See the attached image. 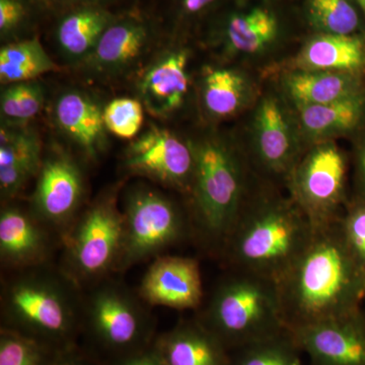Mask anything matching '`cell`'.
Wrapping results in <instances>:
<instances>
[{
    "mask_svg": "<svg viewBox=\"0 0 365 365\" xmlns=\"http://www.w3.org/2000/svg\"><path fill=\"white\" fill-rule=\"evenodd\" d=\"M299 127L313 144L354 130L365 115V93L329 104L297 107Z\"/></svg>",
    "mask_w": 365,
    "mask_h": 365,
    "instance_id": "23",
    "label": "cell"
},
{
    "mask_svg": "<svg viewBox=\"0 0 365 365\" xmlns=\"http://www.w3.org/2000/svg\"><path fill=\"white\" fill-rule=\"evenodd\" d=\"M58 235L31 208L6 202L0 212V263L4 272L51 263Z\"/></svg>",
    "mask_w": 365,
    "mask_h": 365,
    "instance_id": "12",
    "label": "cell"
},
{
    "mask_svg": "<svg viewBox=\"0 0 365 365\" xmlns=\"http://www.w3.org/2000/svg\"><path fill=\"white\" fill-rule=\"evenodd\" d=\"M357 177L361 188V198L365 199V143L360 146L356 155Z\"/></svg>",
    "mask_w": 365,
    "mask_h": 365,
    "instance_id": "37",
    "label": "cell"
},
{
    "mask_svg": "<svg viewBox=\"0 0 365 365\" xmlns=\"http://www.w3.org/2000/svg\"><path fill=\"white\" fill-rule=\"evenodd\" d=\"M192 145L195 168L188 215L193 237L220 259L250 196L246 165L240 153L222 138L208 137Z\"/></svg>",
    "mask_w": 365,
    "mask_h": 365,
    "instance_id": "4",
    "label": "cell"
},
{
    "mask_svg": "<svg viewBox=\"0 0 365 365\" xmlns=\"http://www.w3.org/2000/svg\"><path fill=\"white\" fill-rule=\"evenodd\" d=\"M188 60L185 49L168 50L143 71L139 97L153 116H170L184 105L189 91Z\"/></svg>",
    "mask_w": 365,
    "mask_h": 365,
    "instance_id": "16",
    "label": "cell"
},
{
    "mask_svg": "<svg viewBox=\"0 0 365 365\" xmlns=\"http://www.w3.org/2000/svg\"><path fill=\"white\" fill-rule=\"evenodd\" d=\"M314 227L290 197L249 196L220 260L230 270L277 281L311 241Z\"/></svg>",
    "mask_w": 365,
    "mask_h": 365,
    "instance_id": "2",
    "label": "cell"
},
{
    "mask_svg": "<svg viewBox=\"0 0 365 365\" xmlns=\"http://www.w3.org/2000/svg\"><path fill=\"white\" fill-rule=\"evenodd\" d=\"M37 132L25 125L2 122L0 131V194L2 202L16 198L37 178L43 162Z\"/></svg>",
    "mask_w": 365,
    "mask_h": 365,
    "instance_id": "17",
    "label": "cell"
},
{
    "mask_svg": "<svg viewBox=\"0 0 365 365\" xmlns=\"http://www.w3.org/2000/svg\"><path fill=\"white\" fill-rule=\"evenodd\" d=\"M123 168L131 176L146 178L188 196L195 168L193 145L167 129L153 126L129 144Z\"/></svg>",
    "mask_w": 365,
    "mask_h": 365,
    "instance_id": "11",
    "label": "cell"
},
{
    "mask_svg": "<svg viewBox=\"0 0 365 365\" xmlns=\"http://www.w3.org/2000/svg\"><path fill=\"white\" fill-rule=\"evenodd\" d=\"M294 66L299 71L359 74L365 68V43L356 36L319 34L300 50Z\"/></svg>",
    "mask_w": 365,
    "mask_h": 365,
    "instance_id": "22",
    "label": "cell"
},
{
    "mask_svg": "<svg viewBox=\"0 0 365 365\" xmlns=\"http://www.w3.org/2000/svg\"><path fill=\"white\" fill-rule=\"evenodd\" d=\"M278 32L279 25L275 14L267 9L256 7L228 19L225 29V46L228 51L237 54H258L273 44Z\"/></svg>",
    "mask_w": 365,
    "mask_h": 365,
    "instance_id": "26",
    "label": "cell"
},
{
    "mask_svg": "<svg viewBox=\"0 0 365 365\" xmlns=\"http://www.w3.org/2000/svg\"><path fill=\"white\" fill-rule=\"evenodd\" d=\"M252 96L250 81L242 72L209 68L202 79V101L209 116L225 119L241 112Z\"/></svg>",
    "mask_w": 365,
    "mask_h": 365,
    "instance_id": "25",
    "label": "cell"
},
{
    "mask_svg": "<svg viewBox=\"0 0 365 365\" xmlns=\"http://www.w3.org/2000/svg\"><path fill=\"white\" fill-rule=\"evenodd\" d=\"M58 352L23 334L0 331V365H51Z\"/></svg>",
    "mask_w": 365,
    "mask_h": 365,
    "instance_id": "31",
    "label": "cell"
},
{
    "mask_svg": "<svg viewBox=\"0 0 365 365\" xmlns=\"http://www.w3.org/2000/svg\"><path fill=\"white\" fill-rule=\"evenodd\" d=\"M340 220L314 227L311 241L277 281L288 330L361 309L365 269L348 246Z\"/></svg>",
    "mask_w": 365,
    "mask_h": 365,
    "instance_id": "1",
    "label": "cell"
},
{
    "mask_svg": "<svg viewBox=\"0 0 365 365\" xmlns=\"http://www.w3.org/2000/svg\"><path fill=\"white\" fill-rule=\"evenodd\" d=\"M148 26L141 21L132 19L114 21L83 62L93 73L116 74L139 59L148 47Z\"/></svg>",
    "mask_w": 365,
    "mask_h": 365,
    "instance_id": "20",
    "label": "cell"
},
{
    "mask_svg": "<svg viewBox=\"0 0 365 365\" xmlns=\"http://www.w3.org/2000/svg\"><path fill=\"white\" fill-rule=\"evenodd\" d=\"M289 331L312 365H365L362 309Z\"/></svg>",
    "mask_w": 365,
    "mask_h": 365,
    "instance_id": "13",
    "label": "cell"
},
{
    "mask_svg": "<svg viewBox=\"0 0 365 365\" xmlns=\"http://www.w3.org/2000/svg\"><path fill=\"white\" fill-rule=\"evenodd\" d=\"M232 365H302L299 346L289 330L235 350Z\"/></svg>",
    "mask_w": 365,
    "mask_h": 365,
    "instance_id": "28",
    "label": "cell"
},
{
    "mask_svg": "<svg viewBox=\"0 0 365 365\" xmlns=\"http://www.w3.org/2000/svg\"><path fill=\"white\" fill-rule=\"evenodd\" d=\"M150 307L137 290L109 276L83 289L81 331L120 359L153 344Z\"/></svg>",
    "mask_w": 365,
    "mask_h": 365,
    "instance_id": "7",
    "label": "cell"
},
{
    "mask_svg": "<svg viewBox=\"0 0 365 365\" xmlns=\"http://www.w3.org/2000/svg\"><path fill=\"white\" fill-rule=\"evenodd\" d=\"M51 365H90L83 356L78 355L73 349L63 350L57 353Z\"/></svg>",
    "mask_w": 365,
    "mask_h": 365,
    "instance_id": "36",
    "label": "cell"
},
{
    "mask_svg": "<svg viewBox=\"0 0 365 365\" xmlns=\"http://www.w3.org/2000/svg\"><path fill=\"white\" fill-rule=\"evenodd\" d=\"M347 160L334 141L314 144L288 175L289 197L314 227L338 222L346 198Z\"/></svg>",
    "mask_w": 365,
    "mask_h": 365,
    "instance_id": "9",
    "label": "cell"
},
{
    "mask_svg": "<svg viewBox=\"0 0 365 365\" xmlns=\"http://www.w3.org/2000/svg\"><path fill=\"white\" fill-rule=\"evenodd\" d=\"M155 344L167 365H232L230 350L197 318L179 322Z\"/></svg>",
    "mask_w": 365,
    "mask_h": 365,
    "instance_id": "19",
    "label": "cell"
},
{
    "mask_svg": "<svg viewBox=\"0 0 365 365\" xmlns=\"http://www.w3.org/2000/svg\"><path fill=\"white\" fill-rule=\"evenodd\" d=\"M307 16L319 34L350 36L359 26V16L349 0H307Z\"/></svg>",
    "mask_w": 365,
    "mask_h": 365,
    "instance_id": "29",
    "label": "cell"
},
{
    "mask_svg": "<svg viewBox=\"0 0 365 365\" xmlns=\"http://www.w3.org/2000/svg\"><path fill=\"white\" fill-rule=\"evenodd\" d=\"M59 71L38 39L20 41L0 50V81L2 85L25 83Z\"/></svg>",
    "mask_w": 365,
    "mask_h": 365,
    "instance_id": "27",
    "label": "cell"
},
{
    "mask_svg": "<svg viewBox=\"0 0 365 365\" xmlns=\"http://www.w3.org/2000/svg\"><path fill=\"white\" fill-rule=\"evenodd\" d=\"M114 21L111 14L98 7H83L72 11L60 21L57 28L60 49L68 58L83 61Z\"/></svg>",
    "mask_w": 365,
    "mask_h": 365,
    "instance_id": "24",
    "label": "cell"
},
{
    "mask_svg": "<svg viewBox=\"0 0 365 365\" xmlns=\"http://www.w3.org/2000/svg\"><path fill=\"white\" fill-rule=\"evenodd\" d=\"M253 150L259 167L270 176L287 181L302 153L292 120L274 96L264 97L253 119Z\"/></svg>",
    "mask_w": 365,
    "mask_h": 365,
    "instance_id": "14",
    "label": "cell"
},
{
    "mask_svg": "<svg viewBox=\"0 0 365 365\" xmlns=\"http://www.w3.org/2000/svg\"><path fill=\"white\" fill-rule=\"evenodd\" d=\"M26 6L21 0H0L1 36L13 32L26 18Z\"/></svg>",
    "mask_w": 365,
    "mask_h": 365,
    "instance_id": "34",
    "label": "cell"
},
{
    "mask_svg": "<svg viewBox=\"0 0 365 365\" xmlns=\"http://www.w3.org/2000/svg\"><path fill=\"white\" fill-rule=\"evenodd\" d=\"M124 241V217L110 191L81 211L60 239L59 267L81 289L117 273Z\"/></svg>",
    "mask_w": 365,
    "mask_h": 365,
    "instance_id": "6",
    "label": "cell"
},
{
    "mask_svg": "<svg viewBox=\"0 0 365 365\" xmlns=\"http://www.w3.org/2000/svg\"><path fill=\"white\" fill-rule=\"evenodd\" d=\"M215 1V0H182V11L187 14H198Z\"/></svg>",
    "mask_w": 365,
    "mask_h": 365,
    "instance_id": "38",
    "label": "cell"
},
{
    "mask_svg": "<svg viewBox=\"0 0 365 365\" xmlns=\"http://www.w3.org/2000/svg\"><path fill=\"white\" fill-rule=\"evenodd\" d=\"M340 222L348 246L365 269V199L348 202Z\"/></svg>",
    "mask_w": 365,
    "mask_h": 365,
    "instance_id": "33",
    "label": "cell"
},
{
    "mask_svg": "<svg viewBox=\"0 0 365 365\" xmlns=\"http://www.w3.org/2000/svg\"><path fill=\"white\" fill-rule=\"evenodd\" d=\"M356 2L359 4V6L361 7L362 11H364L365 14V0H356Z\"/></svg>",
    "mask_w": 365,
    "mask_h": 365,
    "instance_id": "39",
    "label": "cell"
},
{
    "mask_svg": "<svg viewBox=\"0 0 365 365\" xmlns=\"http://www.w3.org/2000/svg\"><path fill=\"white\" fill-rule=\"evenodd\" d=\"M4 86L0 98V110L6 123L25 125L39 114L45 98L40 83L33 81Z\"/></svg>",
    "mask_w": 365,
    "mask_h": 365,
    "instance_id": "30",
    "label": "cell"
},
{
    "mask_svg": "<svg viewBox=\"0 0 365 365\" xmlns=\"http://www.w3.org/2000/svg\"><path fill=\"white\" fill-rule=\"evenodd\" d=\"M30 206L34 215L61 239L81 212L86 182L78 163L63 150L43 158Z\"/></svg>",
    "mask_w": 365,
    "mask_h": 365,
    "instance_id": "10",
    "label": "cell"
},
{
    "mask_svg": "<svg viewBox=\"0 0 365 365\" xmlns=\"http://www.w3.org/2000/svg\"><path fill=\"white\" fill-rule=\"evenodd\" d=\"M137 292L150 307L198 309L204 295L200 265L190 257L162 255L151 262Z\"/></svg>",
    "mask_w": 365,
    "mask_h": 365,
    "instance_id": "15",
    "label": "cell"
},
{
    "mask_svg": "<svg viewBox=\"0 0 365 365\" xmlns=\"http://www.w3.org/2000/svg\"><path fill=\"white\" fill-rule=\"evenodd\" d=\"M143 108L136 98H115L104 108L106 129L119 138H133L143 127Z\"/></svg>",
    "mask_w": 365,
    "mask_h": 365,
    "instance_id": "32",
    "label": "cell"
},
{
    "mask_svg": "<svg viewBox=\"0 0 365 365\" xmlns=\"http://www.w3.org/2000/svg\"><path fill=\"white\" fill-rule=\"evenodd\" d=\"M54 119L88 160H97L105 150L104 109L90 96L79 91H64L55 103Z\"/></svg>",
    "mask_w": 365,
    "mask_h": 365,
    "instance_id": "18",
    "label": "cell"
},
{
    "mask_svg": "<svg viewBox=\"0 0 365 365\" xmlns=\"http://www.w3.org/2000/svg\"><path fill=\"white\" fill-rule=\"evenodd\" d=\"M111 365H167L155 342L153 344L117 359Z\"/></svg>",
    "mask_w": 365,
    "mask_h": 365,
    "instance_id": "35",
    "label": "cell"
},
{
    "mask_svg": "<svg viewBox=\"0 0 365 365\" xmlns=\"http://www.w3.org/2000/svg\"><path fill=\"white\" fill-rule=\"evenodd\" d=\"M76 1H79V0H76ZM83 1H91V0H83Z\"/></svg>",
    "mask_w": 365,
    "mask_h": 365,
    "instance_id": "40",
    "label": "cell"
},
{
    "mask_svg": "<svg viewBox=\"0 0 365 365\" xmlns=\"http://www.w3.org/2000/svg\"><path fill=\"white\" fill-rule=\"evenodd\" d=\"M283 88L295 108L329 104L365 93L359 74L325 71L290 72Z\"/></svg>",
    "mask_w": 365,
    "mask_h": 365,
    "instance_id": "21",
    "label": "cell"
},
{
    "mask_svg": "<svg viewBox=\"0 0 365 365\" xmlns=\"http://www.w3.org/2000/svg\"><path fill=\"white\" fill-rule=\"evenodd\" d=\"M196 318L228 350H237L288 330L277 283L256 274L230 269Z\"/></svg>",
    "mask_w": 365,
    "mask_h": 365,
    "instance_id": "5",
    "label": "cell"
},
{
    "mask_svg": "<svg viewBox=\"0 0 365 365\" xmlns=\"http://www.w3.org/2000/svg\"><path fill=\"white\" fill-rule=\"evenodd\" d=\"M83 289L52 263L4 272L1 328L39 341L55 351L72 347L81 331Z\"/></svg>",
    "mask_w": 365,
    "mask_h": 365,
    "instance_id": "3",
    "label": "cell"
},
{
    "mask_svg": "<svg viewBox=\"0 0 365 365\" xmlns=\"http://www.w3.org/2000/svg\"><path fill=\"white\" fill-rule=\"evenodd\" d=\"M124 241L117 273L153 260L193 237L189 215L157 189L135 185L125 194Z\"/></svg>",
    "mask_w": 365,
    "mask_h": 365,
    "instance_id": "8",
    "label": "cell"
}]
</instances>
